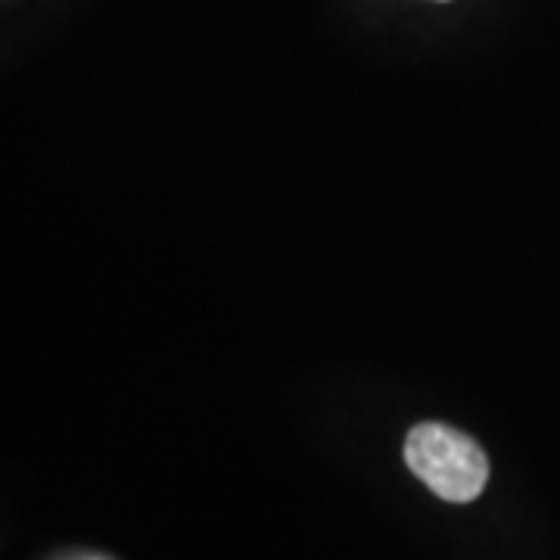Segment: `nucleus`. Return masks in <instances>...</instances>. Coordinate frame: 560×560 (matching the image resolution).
Returning a JSON list of instances; mask_svg holds the SVG:
<instances>
[{
    "mask_svg": "<svg viewBox=\"0 0 560 560\" xmlns=\"http://www.w3.org/2000/svg\"><path fill=\"white\" fill-rule=\"evenodd\" d=\"M405 464L452 504L480 499L489 482V458L480 442L445 423H418L405 440Z\"/></svg>",
    "mask_w": 560,
    "mask_h": 560,
    "instance_id": "f257e3e1",
    "label": "nucleus"
},
{
    "mask_svg": "<svg viewBox=\"0 0 560 560\" xmlns=\"http://www.w3.org/2000/svg\"><path fill=\"white\" fill-rule=\"evenodd\" d=\"M440 3H448V0H440Z\"/></svg>",
    "mask_w": 560,
    "mask_h": 560,
    "instance_id": "f03ea898",
    "label": "nucleus"
}]
</instances>
